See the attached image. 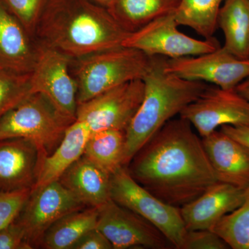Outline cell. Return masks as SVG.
<instances>
[{
  "mask_svg": "<svg viewBox=\"0 0 249 249\" xmlns=\"http://www.w3.org/2000/svg\"><path fill=\"white\" fill-rule=\"evenodd\" d=\"M36 33L43 45L75 58L122 47L129 34L91 0H47Z\"/></svg>",
  "mask_w": 249,
  "mask_h": 249,
  "instance_id": "2",
  "label": "cell"
},
{
  "mask_svg": "<svg viewBox=\"0 0 249 249\" xmlns=\"http://www.w3.org/2000/svg\"><path fill=\"white\" fill-rule=\"evenodd\" d=\"M229 246L213 230L187 231L181 249H227Z\"/></svg>",
  "mask_w": 249,
  "mask_h": 249,
  "instance_id": "29",
  "label": "cell"
},
{
  "mask_svg": "<svg viewBox=\"0 0 249 249\" xmlns=\"http://www.w3.org/2000/svg\"><path fill=\"white\" fill-rule=\"evenodd\" d=\"M213 231L222 237L229 248L249 249V186L245 189L240 206L222 217Z\"/></svg>",
  "mask_w": 249,
  "mask_h": 249,
  "instance_id": "25",
  "label": "cell"
},
{
  "mask_svg": "<svg viewBox=\"0 0 249 249\" xmlns=\"http://www.w3.org/2000/svg\"><path fill=\"white\" fill-rule=\"evenodd\" d=\"M165 69L180 78L235 89L249 76V59H241L221 47L201 55L168 59Z\"/></svg>",
  "mask_w": 249,
  "mask_h": 249,
  "instance_id": "13",
  "label": "cell"
},
{
  "mask_svg": "<svg viewBox=\"0 0 249 249\" xmlns=\"http://www.w3.org/2000/svg\"><path fill=\"white\" fill-rule=\"evenodd\" d=\"M235 91L249 101V76L237 85Z\"/></svg>",
  "mask_w": 249,
  "mask_h": 249,
  "instance_id": "33",
  "label": "cell"
},
{
  "mask_svg": "<svg viewBox=\"0 0 249 249\" xmlns=\"http://www.w3.org/2000/svg\"><path fill=\"white\" fill-rule=\"evenodd\" d=\"M167 58L152 57L150 67L142 78V102L126 129L124 166L166 123L179 116L194 102L209 85L180 78L165 69Z\"/></svg>",
  "mask_w": 249,
  "mask_h": 249,
  "instance_id": "3",
  "label": "cell"
},
{
  "mask_svg": "<svg viewBox=\"0 0 249 249\" xmlns=\"http://www.w3.org/2000/svg\"><path fill=\"white\" fill-rule=\"evenodd\" d=\"M144 94L142 80H135L101 93L78 105L76 120L93 132L106 129L126 131Z\"/></svg>",
  "mask_w": 249,
  "mask_h": 249,
  "instance_id": "8",
  "label": "cell"
},
{
  "mask_svg": "<svg viewBox=\"0 0 249 249\" xmlns=\"http://www.w3.org/2000/svg\"><path fill=\"white\" fill-rule=\"evenodd\" d=\"M45 157L38 145L29 139L0 140V192L32 189Z\"/></svg>",
  "mask_w": 249,
  "mask_h": 249,
  "instance_id": "14",
  "label": "cell"
},
{
  "mask_svg": "<svg viewBox=\"0 0 249 249\" xmlns=\"http://www.w3.org/2000/svg\"><path fill=\"white\" fill-rule=\"evenodd\" d=\"M34 249L22 226L16 220L0 231V249Z\"/></svg>",
  "mask_w": 249,
  "mask_h": 249,
  "instance_id": "30",
  "label": "cell"
},
{
  "mask_svg": "<svg viewBox=\"0 0 249 249\" xmlns=\"http://www.w3.org/2000/svg\"><path fill=\"white\" fill-rule=\"evenodd\" d=\"M0 1L32 37L36 34L47 0H0Z\"/></svg>",
  "mask_w": 249,
  "mask_h": 249,
  "instance_id": "27",
  "label": "cell"
},
{
  "mask_svg": "<svg viewBox=\"0 0 249 249\" xmlns=\"http://www.w3.org/2000/svg\"><path fill=\"white\" fill-rule=\"evenodd\" d=\"M71 249H113L107 237L94 228L85 232Z\"/></svg>",
  "mask_w": 249,
  "mask_h": 249,
  "instance_id": "31",
  "label": "cell"
},
{
  "mask_svg": "<svg viewBox=\"0 0 249 249\" xmlns=\"http://www.w3.org/2000/svg\"><path fill=\"white\" fill-rule=\"evenodd\" d=\"M225 0H181L175 11L178 25L191 28L204 39L213 38L219 9Z\"/></svg>",
  "mask_w": 249,
  "mask_h": 249,
  "instance_id": "24",
  "label": "cell"
},
{
  "mask_svg": "<svg viewBox=\"0 0 249 249\" xmlns=\"http://www.w3.org/2000/svg\"><path fill=\"white\" fill-rule=\"evenodd\" d=\"M91 1L107 9L115 0H91Z\"/></svg>",
  "mask_w": 249,
  "mask_h": 249,
  "instance_id": "34",
  "label": "cell"
},
{
  "mask_svg": "<svg viewBox=\"0 0 249 249\" xmlns=\"http://www.w3.org/2000/svg\"><path fill=\"white\" fill-rule=\"evenodd\" d=\"M32 93L31 73L0 67V119Z\"/></svg>",
  "mask_w": 249,
  "mask_h": 249,
  "instance_id": "26",
  "label": "cell"
},
{
  "mask_svg": "<svg viewBox=\"0 0 249 249\" xmlns=\"http://www.w3.org/2000/svg\"><path fill=\"white\" fill-rule=\"evenodd\" d=\"M126 168L147 191L178 208L217 181L202 138L179 116L166 123Z\"/></svg>",
  "mask_w": 249,
  "mask_h": 249,
  "instance_id": "1",
  "label": "cell"
},
{
  "mask_svg": "<svg viewBox=\"0 0 249 249\" xmlns=\"http://www.w3.org/2000/svg\"><path fill=\"white\" fill-rule=\"evenodd\" d=\"M32 189L0 192V231L17 219L26 204Z\"/></svg>",
  "mask_w": 249,
  "mask_h": 249,
  "instance_id": "28",
  "label": "cell"
},
{
  "mask_svg": "<svg viewBox=\"0 0 249 249\" xmlns=\"http://www.w3.org/2000/svg\"><path fill=\"white\" fill-rule=\"evenodd\" d=\"M70 58L42 44L37 47L35 66L31 73L32 93L48 98L62 114L76 121L78 87L70 70Z\"/></svg>",
  "mask_w": 249,
  "mask_h": 249,
  "instance_id": "9",
  "label": "cell"
},
{
  "mask_svg": "<svg viewBox=\"0 0 249 249\" xmlns=\"http://www.w3.org/2000/svg\"><path fill=\"white\" fill-rule=\"evenodd\" d=\"M91 131L84 123L78 120L72 123L58 146L42 160L32 191L58 181L62 174L83 155Z\"/></svg>",
  "mask_w": 249,
  "mask_h": 249,
  "instance_id": "19",
  "label": "cell"
},
{
  "mask_svg": "<svg viewBox=\"0 0 249 249\" xmlns=\"http://www.w3.org/2000/svg\"><path fill=\"white\" fill-rule=\"evenodd\" d=\"M126 131L106 129L93 132L85 145V157L111 175L124 166Z\"/></svg>",
  "mask_w": 249,
  "mask_h": 249,
  "instance_id": "23",
  "label": "cell"
},
{
  "mask_svg": "<svg viewBox=\"0 0 249 249\" xmlns=\"http://www.w3.org/2000/svg\"><path fill=\"white\" fill-rule=\"evenodd\" d=\"M96 229L107 237L114 249H174L155 226L111 199L98 208Z\"/></svg>",
  "mask_w": 249,
  "mask_h": 249,
  "instance_id": "11",
  "label": "cell"
},
{
  "mask_svg": "<svg viewBox=\"0 0 249 249\" xmlns=\"http://www.w3.org/2000/svg\"><path fill=\"white\" fill-rule=\"evenodd\" d=\"M217 181L245 190L249 186V147L220 129L202 138Z\"/></svg>",
  "mask_w": 249,
  "mask_h": 249,
  "instance_id": "16",
  "label": "cell"
},
{
  "mask_svg": "<svg viewBox=\"0 0 249 249\" xmlns=\"http://www.w3.org/2000/svg\"><path fill=\"white\" fill-rule=\"evenodd\" d=\"M181 0H115L107 10L121 27L132 33L175 12Z\"/></svg>",
  "mask_w": 249,
  "mask_h": 249,
  "instance_id": "21",
  "label": "cell"
},
{
  "mask_svg": "<svg viewBox=\"0 0 249 249\" xmlns=\"http://www.w3.org/2000/svg\"><path fill=\"white\" fill-rule=\"evenodd\" d=\"M224 36L223 48L241 59H249V0H225L217 17Z\"/></svg>",
  "mask_w": 249,
  "mask_h": 249,
  "instance_id": "20",
  "label": "cell"
},
{
  "mask_svg": "<svg viewBox=\"0 0 249 249\" xmlns=\"http://www.w3.org/2000/svg\"><path fill=\"white\" fill-rule=\"evenodd\" d=\"M98 209L86 207L63 216L54 223L41 240L46 249H71L85 232L96 227Z\"/></svg>",
  "mask_w": 249,
  "mask_h": 249,
  "instance_id": "22",
  "label": "cell"
},
{
  "mask_svg": "<svg viewBox=\"0 0 249 249\" xmlns=\"http://www.w3.org/2000/svg\"><path fill=\"white\" fill-rule=\"evenodd\" d=\"M111 199L145 218L181 249L187 232L180 208L166 204L139 184L122 166L111 175Z\"/></svg>",
  "mask_w": 249,
  "mask_h": 249,
  "instance_id": "6",
  "label": "cell"
},
{
  "mask_svg": "<svg viewBox=\"0 0 249 249\" xmlns=\"http://www.w3.org/2000/svg\"><path fill=\"white\" fill-rule=\"evenodd\" d=\"M58 181L88 207L98 209L111 199V175L84 155Z\"/></svg>",
  "mask_w": 249,
  "mask_h": 249,
  "instance_id": "18",
  "label": "cell"
},
{
  "mask_svg": "<svg viewBox=\"0 0 249 249\" xmlns=\"http://www.w3.org/2000/svg\"><path fill=\"white\" fill-rule=\"evenodd\" d=\"M175 12L157 18L127 36L122 47L140 51L150 57L168 59L201 55L222 46L214 37L201 40L178 30Z\"/></svg>",
  "mask_w": 249,
  "mask_h": 249,
  "instance_id": "7",
  "label": "cell"
},
{
  "mask_svg": "<svg viewBox=\"0 0 249 249\" xmlns=\"http://www.w3.org/2000/svg\"><path fill=\"white\" fill-rule=\"evenodd\" d=\"M245 190L217 181L200 196L180 207L187 231L213 230L227 214L237 209L244 199Z\"/></svg>",
  "mask_w": 249,
  "mask_h": 249,
  "instance_id": "15",
  "label": "cell"
},
{
  "mask_svg": "<svg viewBox=\"0 0 249 249\" xmlns=\"http://www.w3.org/2000/svg\"><path fill=\"white\" fill-rule=\"evenodd\" d=\"M74 121L62 114L43 95L32 93L0 119V140L29 139L47 156L58 146Z\"/></svg>",
  "mask_w": 249,
  "mask_h": 249,
  "instance_id": "5",
  "label": "cell"
},
{
  "mask_svg": "<svg viewBox=\"0 0 249 249\" xmlns=\"http://www.w3.org/2000/svg\"><path fill=\"white\" fill-rule=\"evenodd\" d=\"M75 70L78 105L135 80H142L152 57L140 51L121 47L79 58Z\"/></svg>",
  "mask_w": 249,
  "mask_h": 249,
  "instance_id": "4",
  "label": "cell"
},
{
  "mask_svg": "<svg viewBox=\"0 0 249 249\" xmlns=\"http://www.w3.org/2000/svg\"><path fill=\"white\" fill-rule=\"evenodd\" d=\"M179 116L188 121L203 138L223 125H249V101L235 89L209 85Z\"/></svg>",
  "mask_w": 249,
  "mask_h": 249,
  "instance_id": "10",
  "label": "cell"
},
{
  "mask_svg": "<svg viewBox=\"0 0 249 249\" xmlns=\"http://www.w3.org/2000/svg\"><path fill=\"white\" fill-rule=\"evenodd\" d=\"M37 52L27 31L0 1V67L31 73Z\"/></svg>",
  "mask_w": 249,
  "mask_h": 249,
  "instance_id": "17",
  "label": "cell"
},
{
  "mask_svg": "<svg viewBox=\"0 0 249 249\" xmlns=\"http://www.w3.org/2000/svg\"><path fill=\"white\" fill-rule=\"evenodd\" d=\"M221 130L249 147V125H223Z\"/></svg>",
  "mask_w": 249,
  "mask_h": 249,
  "instance_id": "32",
  "label": "cell"
},
{
  "mask_svg": "<svg viewBox=\"0 0 249 249\" xmlns=\"http://www.w3.org/2000/svg\"><path fill=\"white\" fill-rule=\"evenodd\" d=\"M86 207L58 180L31 191L16 221L35 249L40 247L42 237L54 223L70 213Z\"/></svg>",
  "mask_w": 249,
  "mask_h": 249,
  "instance_id": "12",
  "label": "cell"
}]
</instances>
